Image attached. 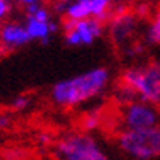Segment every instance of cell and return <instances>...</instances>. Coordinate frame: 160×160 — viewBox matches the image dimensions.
<instances>
[{"label": "cell", "mask_w": 160, "mask_h": 160, "mask_svg": "<svg viewBox=\"0 0 160 160\" xmlns=\"http://www.w3.org/2000/svg\"><path fill=\"white\" fill-rule=\"evenodd\" d=\"M31 105V97L30 95H18L12 103V110L13 111H25L28 110Z\"/></svg>", "instance_id": "7c38bea8"}, {"label": "cell", "mask_w": 160, "mask_h": 160, "mask_svg": "<svg viewBox=\"0 0 160 160\" xmlns=\"http://www.w3.org/2000/svg\"><path fill=\"white\" fill-rule=\"evenodd\" d=\"M31 42V38L26 31L25 23L8 21V23L0 25V49L2 52L17 51L20 48H25Z\"/></svg>", "instance_id": "ba28073f"}, {"label": "cell", "mask_w": 160, "mask_h": 160, "mask_svg": "<svg viewBox=\"0 0 160 160\" xmlns=\"http://www.w3.org/2000/svg\"><path fill=\"white\" fill-rule=\"evenodd\" d=\"M105 31L103 21L97 18H87L78 21H69L64 23V41L70 48L90 46L93 44Z\"/></svg>", "instance_id": "8992f818"}, {"label": "cell", "mask_w": 160, "mask_h": 160, "mask_svg": "<svg viewBox=\"0 0 160 160\" xmlns=\"http://www.w3.org/2000/svg\"><path fill=\"white\" fill-rule=\"evenodd\" d=\"M111 82V70L100 65V67H93L80 74L57 80L49 88L48 97L52 105L72 110L100 98L110 88Z\"/></svg>", "instance_id": "6da1fadb"}, {"label": "cell", "mask_w": 160, "mask_h": 160, "mask_svg": "<svg viewBox=\"0 0 160 160\" xmlns=\"http://www.w3.org/2000/svg\"><path fill=\"white\" fill-rule=\"evenodd\" d=\"M12 10V0H0V21H2Z\"/></svg>", "instance_id": "5bb4252c"}, {"label": "cell", "mask_w": 160, "mask_h": 160, "mask_svg": "<svg viewBox=\"0 0 160 160\" xmlns=\"http://www.w3.org/2000/svg\"><path fill=\"white\" fill-rule=\"evenodd\" d=\"M13 124V118L10 113H0V132L2 131H7L10 129Z\"/></svg>", "instance_id": "4fadbf2b"}, {"label": "cell", "mask_w": 160, "mask_h": 160, "mask_svg": "<svg viewBox=\"0 0 160 160\" xmlns=\"http://www.w3.org/2000/svg\"><path fill=\"white\" fill-rule=\"evenodd\" d=\"M113 144L124 160H160V124L139 131H113Z\"/></svg>", "instance_id": "3957f363"}, {"label": "cell", "mask_w": 160, "mask_h": 160, "mask_svg": "<svg viewBox=\"0 0 160 160\" xmlns=\"http://www.w3.org/2000/svg\"><path fill=\"white\" fill-rule=\"evenodd\" d=\"M54 160H114L95 134L69 131L54 141Z\"/></svg>", "instance_id": "277c9868"}, {"label": "cell", "mask_w": 160, "mask_h": 160, "mask_svg": "<svg viewBox=\"0 0 160 160\" xmlns=\"http://www.w3.org/2000/svg\"><path fill=\"white\" fill-rule=\"evenodd\" d=\"M145 42L150 46H160V8L152 15L145 28Z\"/></svg>", "instance_id": "30bf717a"}, {"label": "cell", "mask_w": 160, "mask_h": 160, "mask_svg": "<svg viewBox=\"0 0 160 160\" xmlns=\"http://www.w3.org/2000/svg\"><path fill=\"white\" fill-rule=\"evenodd\" d=\"M139 26V17L131 12H118L114 13L113 20L110 21V36L116 46H131L134 34Z\"/></svg>", "instance_id": "52a82bcc"}, {"label": "cell", "mask_w": 160, "mask_h": 160, "mask_svg": "<svg viewBox=\"0 0 160 160\" xmlns=\"http://www.w3.org/2000/svg\"><path fill=\"white\" fill-rule=\"evenodd\" d=\"M101 124H103L101 113L100 111H88V113L83 116V119H82V129H80V131L93 134L97 129H100Z\"/></svg>", "instance_id": "8fae6325"}, {"label": "cell", "mask_w": 160, "mask_h": 160, "mask_svg": "<svg viewBox=\"0 0 160 160\" xmlns=\"http://www.w3.org/2000/svg\"><path fill=\"white\" fill-rule=\"evenodd\" d=\"M18 3H21V5H25V7H28V5H33V3H41V0H17Z\"/></svg>", "instance_id": "9a60e30c"}, {"label": "cell", "mask_w": 160, "mask_h": 160, "mask_svg": "<svg viewBox=\"0 0 160 160\" xmlns=\"http://www.w3.org/2000/svg\"><path fill=\"white\" fill-rule=\"evenodd\" d=\"M114 97L118 105L141 100L160 108V61L126 67L119 75Z\"/></svg>", "instance_id": "7a4b0ae2"}, {"label": "cell", "mask_w": 160, "mask_h": 160, "mask_svg": "<svg viewBox=\"0 0 160 160\" xmlns=\"http://www.w3.org/2000/svg\"><path fill=\"white\" fill-rule=\"evenodd\" d=\"M25 26H26V31L30 34L31 41H41L42 44L49 42L52 33L57 31L56 23H52V21H39L33 17H26Z\"/></svg>", "instance_id": "9c48e42d"}, {"label": "cell", "mask_w": 160, "mask_h": 160, "mask_svg": "<svg viewBox=\"0 0 160 160\" xmlns=\"http://www.w3.org/2000/svg\"><path fill=\"white\" fill-rule=\"evenodd\" d=\"M160 124V108L141 100H132L116 108L114 131H139Z\"/></svg>", "instance_id": "5b68a950"}]
</instances>
